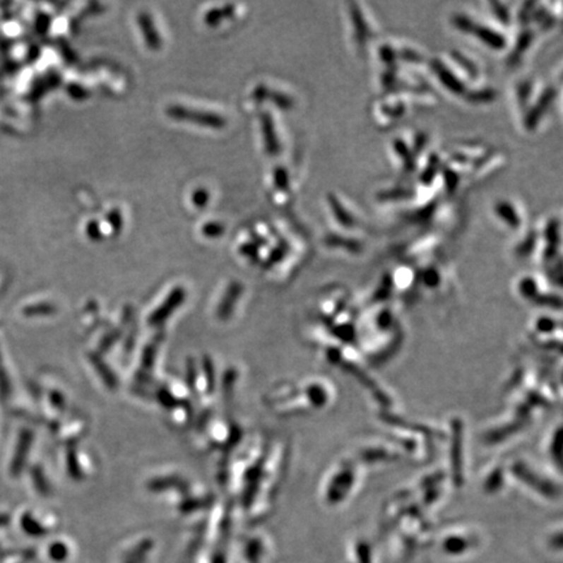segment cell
I'll return each mask as SVG.
<instances>
[{
    "label": "cell",
    "mask_w": 563,
    "mask_h": 563,
    "mask_svg": "<svg viewBox=\"0 0 563 563\" xmlns=\"http://www.w3.org/2000/svg\"><path fill=\"white\" fill-rule=\"evenodd\" d=\"M496 213L499 218H502L506 225H509L511 227L519 226L521 218L518 215V211H515V208L511 203L506 201L498 202L496 206Z\"/></svg>",
    "instance_id": "5b68a950"
},
{
    "label": "cell",
    "mask_w": 563,
    "mask_h": 563,
    "mask_svg": "<svg viewBox=\"0 0 563 563\" xmlns=\"http://www.w3.org/2000/svg\"><path fill=\"white\" fill-rule=\"evenodd\" d=\"M552 97H555V90L553 92L547 90V92L544 93V95L538 100V103L535 105V107L531 109L530 115H528L527 122H526V124L530 129L538 126L540 117L547 111V107H549V103L552 101Z\"/></svg>",
    "instance_id": "277c9868"
},
{
    "label": "cell",
    "mask_w": 563,
    "mask_h": 563,
    "mask_svg": "<svg viewBox=\"0 0 563 563\" xmlns=\"http://www.w3.org/2000/svg\"><path fill=\"white\" fill-rule=\"evenodd\" d=\"M140 26H141V30H143V35H145V40L148 41V45L153 49L160 47V35H158V32H155V28H154L152 18H150L149 15H141L140 16Z\"/></svg>",
    "instance_id": "8992f818"
},
{
    "label": "cell",
    "mask_w": 563,
    "mask_h": 563,
    "mask_svg": "<svg viewBox=\"0 0 563 563\" xmlns=\"http://www.w3.org/2000/svg\"><path fill=\"white\" fill-rule=\"evenodd\" d=\"M467 33L473 34L485 46L490 49H494V50H501L506 46V40L502 34L497 33V30L489 28V26L476 25L473 23V20H472L471 26Z\"/></svg>",
    "instance_id": "7a4b0ae2"
},
{
    "label": "cell",
    "mask_w": 563,
    "mask_h": 563,
    "mask_svg": "<svg viewBox=\"0 0 563 563\" xmlns=\"http://www.w3.org/2000/svg\"><path fill=\"white\" fill-rule=\"evenodd\" d=\"M433 68H434V72L437 73L439 81L442 83L447 90L454 93L456 95H461L464 92V85L462 81L455 76L450 69H447L439 60L433 61Z\"/></svg>",
    "instance_id": "3957f363"
},
{
    "label": "cell",
    "mask_w": 563,
    "mask_h": 563,
    "mask_svg": "<svg viewBox=\"0 0 563 563\" xmlns=\"http://www.w3.org/2000/svg\"><path fill=\"white\" fill-rule=\"evenodd\" d=\"M168 114L171 118L179 119V120H188L192 123H198L205 126H214V128H220L225 126V119L219 117L217 114L213 112H206V111H197L194 109H185L182 106H175V107H170L168 109Z\"/></svg>",
    "instance_id": "6da1fadb"
},
{
    "label": "cell",
    "mask_w": 563,
    "mask_h": 563,
    "mask_svg": "<svg viewBox=\"0 0 563 563\" xmlns=\"http://www.w3.org/2000/svg\"><path fill=\"white\" fill-rule=\"evenodd\" d=\"M262 124H263V135H265V143H266V149L270 153H277L279 146H278L277 135L274 131V124L273 120L270 119L268 114L263 115L262 118Z\"/></svg>",
    "instance_id": "52a82bcc"
}]
</instances>
